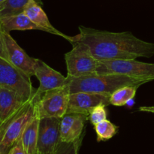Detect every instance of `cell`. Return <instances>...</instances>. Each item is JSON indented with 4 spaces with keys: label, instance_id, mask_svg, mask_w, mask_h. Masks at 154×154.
I'll return each instance as SVG.
<instances>
[{
    "label": "cell",
    "instance_id": "ffe728a7",
    "mask_svg": "<svg viewBox=\"0 0 154 154\" xmlns=\"http://www.w3.org/2000/svg\"><path fill=\"white\" fill-rule=\"evenodd\" d=\"M84 136L74 142H62L58 144L54 154H78Z\"/></svg>",
    "mask_w": 154,
    "mask_h": 154
},
{
    "label": "cell",
    "instance_id": "5b68a950",
    "mask_svg": "<svg viewBox=\"0 0 154 154\" xmlns=\"http://www.w3.org/2000/svg\"><path fill=\"white\" fill-rule=\"evenodd\" d=\"M96 74H121L150 82L154 81V63H144L136 60L99 61Z\"/></svg>",
    "mask_w": 154,
    "mask_h": 154
},
{
    "label": "cell",
    "instance_id": "7402d4cb",
    "mask_svg": "<svg viewBox=\"0 0 154 154\" xmlns=\"http://www.w3.org/2000/svg\"><path fill=\"white\" fill-rule=\"evenodd\" d=\"M8 154H26V152L23 145L21 138L14 144L13 147L10 149Z\"/></svg>",
    "mask_w": 154,
    "mask_h": 154
},
{
    "label": "cell",
    "instance_id": "2e32d148",
    "mask_svg": "<svg viewBox=\"0 0 154 154\" xmlns=\"http://www.w3.org/2000/svg\"><path fill=\"white\" fill-rule=\"evenodd\" d=\"M39 120L40 117L36 108L35 115L27 125L21 136V141L26 154L37 153Z\"/></svg>",
    "mask_w": 154,
    "mask_h": 154
},
{
    "label": "cell",
    "instance_id": "8992f818",
    "mask_svg": "<svg viewBox=\"0 0 154 154\" xmlns=\"http://www.w3.org/2000/svg\"><path fill=\"white\" fill-rule=\"evenodd\" d=\"M0 87L14 90L26 100L31 99L37 90L32 87L30 78L2 57H0Z\"/></svg>",
    "mask_w": 154,
    "mask_h": 154
},
{
    "label": "cell",
    "instance_id": "5bb4252c",
    "mask_svg": "<svg viewBox=\"0 0 154 154\" xmlns=\"http://www.w3.org/2000/svg\"><path fill=\"white\" fill-rule=\"evenodd\" d=\"M23 13L35 25H37L42 31H45L47 32L51 33V34L61 36V37L67 39L70 42L72 41V37L63 34V32L57 29L51 24L49 19H48V17L47 16L42 8L36 2L35 0H29V1L28 4L26 5L25 9H24Z\"/></svg>",
    "mask_w": 154,
    "mask_h": 154
},
{
    "label": "cell",
    "instance_id": "ac0fdd59",
    "mask_svg": "<svg viewBox=\"0 0 154 154\" xmlns=\"http://www.w3.org/2000/svg\"><path fill=\"white\" fill-rule=\"evenodd\" d=\"M29 0H5L0 3V17L23 13Z\"/></svg>",
    "mask_w": 154,
    "mask_h": 154
},
{
    "label": "cell",
    "instance_id": "9c48e42d",
    "mask_svg": "<svg viewBox=\"0 0 154 154\" xmlns=\"http://www.w3.org/2000/svg\"><path fill=\"white\" fill-rule=\"evenodd\" d=\"M32 98L26 100L14 90L0 87V129L16 117Z\"/></svg>",
    "mask_w": 154,
    "mask_h": 154
},
{
    "label": "cell",
    "instance_id": "ba28073f",
    "mask_svg": "<svg viewBox=\"0 0 154 154\" xmlns=\"http://www.w3.org/2000/svg\"><path fill=\"white\" fill-rule=\"evenodd\" d=\"M60 118H40L37 152L54 154L60 142Z\"/></svg>",
    "mask_w": 154,
    "mask_h": 154
},
{
    "label": "cell",
    "instance_id": "6da1fadb",
    "mask_svg": "<svg viewBox=\"0 0 154 154\" xmlns=\"http://www.w3.org/2000/svg\"><path fill=\"white\" fill-rule=\"evenodd\" d=\"M73 41L85 44L99 61L136 60L154 55L153 43L141 40L130 32H113L80 26L79 34L72 37Z\"/></svg>",
    "mask_w": 154,
    "mask_h": 154
},
{
    "label": "cell",
    "instance_id": "7c38bea8",
    "mask_svg": "<svg viewBox=\"0 0 154 154\" xmlns=\"http://www.w3.org/2000/svg\"><path fill=\"white\" fill-rule=\"evenodd\" d=\"M35 76L39 81V87L36 90V94L38 96H42L49 90L63 88L67 85V77L38 59H37L35 69Z\"/></svg>",
    "mask_w": 154,
    "mask_h": 154
},
{
    "label": "cell",
    "instance_id": "4316f807",
    "mask_svg": "<svg viewBox=\"0 0 154 154\" xmlns=\"http://www.w3.org/2000/svg\"><path fill=\"white\" fill-rule=\"evenodd\" d=\"M4 1H5V0H0V3H2V2H4Z\"/></svg>",
    "mask_w": 154,
    "mask_h": 154
},
{
    "label": "cell",
    "instance_id": "52a82bcc",
    "mask_svg": "<svg viewBox=\"0 0 154 154\" xmlns=\"http://www.w3.org/2000/svg\"><path fill=\"white\" fill-rule=\"evenodd\" d=\"M69 98V93L66 87L54 89L43 93L36 101L40 118L61 119L67 112Z\"/></svg>",
    "mask_w": 154,
    "mask_h": 154
},
{
    "label": "cell",
    "instance_id": "d6986e66",
    "mask_svg": "<svg viewBox=\"0 0 154 154\" xmlns=\"http://www.w3.org/2000/svg\"><path fill=\"white\" fill-rule=\"evenodd\" d=\"M97 141H105L112 138L118 132L119 127L110 120H105L94 126Z\"/></svg>",
    "mask_w": 154,
    "mask_h": 154
},
{
    "label": "cell",
    "instance_id": "cb8c5ba5",
    "mask_svg": "<svg viewBox=\"0 0 154 154\" xmlns=\"http://www.w3.org/2000/svg\"><path fill=\"white\" fill-rule=\"evenodd\" d=\"M140 111H144V112L153 113L154 114V105L153 106H141L139 108Z\"/></svg>",
    "mask_w": 154,
    "mask_h": 154
},
{
    "label": "cell",
    "instance_id": "277c9868",
    "mask_svg": "<svg viewBox=\"0 0 154 154\" xmlns=\"http://www.w3.org/2000/svg\"><path fill=\"white\" fill-rule=\"evenodd\" d=\"M35 94L28 105L16 117L0 129V147L3 154L8 153L14 144L21 138L24 129L36 114V101L39 97Z\"/></svg>",
    "mask_w": 154,
    "mask_h": 154
},
{
    "label": "cell",
    "instance_id": "3957f363",
    "mask_svg": "<svg viewBox=\"0 0 154 154\" xmlns=\"http://www.w3.org/2000/svg\"><path fill=\"white\" fill-rule=\"evenodd\" d=\"M73 48L65 54L69 77L79 78L96 74L99 61L92 54L85 44L78 41L71 42Z\"/></svg>",
    "mask_w": 154,
    "mask_h": 154
},
{
    "label": "cell",
    "instance_id": "4fadbf2b",
    "mask_svg": "<svg viewBox=\"0 0 154 154\" xmlns=\"http://www.w3.org/2000/svg\"><path fill=\"white\" fill-rule=\"evenodd\" d=\"M88 116L82 114L67 113L60 121V141L74 142L84 136V129Z\"/></svg>",
    "mask_w": 154,
    "mask_h": 154
},
{
    "label": "cell",
    "instance_id": "8fae6325",
    "mask_svg": "<svg viewBox=\"0 0 154 154\" xmlns=\"http://www.w3.org/2000/svg\"><path fill=\"white\" fill-rule=\"evenodd\" d=\"M100 104H104L106 106L111 105L110 95L86 92L70 93L66 114L74 113L89 116L90 111Z\"/></svg>",
    "mask_w": 154,
    "mask_h": 154
},
{
    "label": "cell",
    "instance_id": "d4e9b609",
    "mask_svg": "<svg viewBox=\"0 0 154 154\" xmlns=\"http://www.w3.org/2000/svg\"><path fill=\"white\" fill-rule=\"evenodd\" d=\"M36 154H46V153H40V152H37Z\"/></svg>",
    "mask_w": 154,
    "mask_h": 154
},
{
    "label": "cell",
    "instance_id": "30bf717a",
    "mask_svg": "<svg viewBox=\"0 0 154 154\" xmlns=\"http://www.w3.org/2000/svg\"><path fill=\"white\" fill-rule=\"evenodd\" d=\"M2 33L8 60L15 67L19 69L29 78H31V77L35 75L37 59L29 57L17 43L10 33L5 32H2Z\"/></svg>",
    "mask_w": 154,
    "mask_h": 154
},
{
    "label": "cell",
    "instance_id": "9a60e30c",
    "mask_svg": "<svg viewBox=\"0 0 154 154\" xmlns=\"http://www.w3.org/2000/svg\"><path fill=\"white\" fill-rule=\"evenodd\" d=\"M0 29L2 32L8 33L16 30H41L24 13L0 17Z\"/></svg>",
    "mask_w": 154,
    "mask_h": 154
},
{
    "label": "cell",
    "instance_id": "484cf974",
    "mask_svg": "<svg viewBox=\"0 0 154 154\" xmlns=\"http://www.w3.org/2000/svg\"><path fill=\"white\" fill-rule=\"evenodd\" d=\"M0 154H3L2 151V149H1V147H0Z\"/></svg>",
    "mask_w": 154,
    "mask_h": 154
},
{
    "label": "cell",
    "instance_id": "7a4b0ae2",
    "mask_svg": "<svg viewBox=\"0 0 154 154\" xmlns=\"http://www.w3.org/2000/svg\"><path fill=\"white\" fill-rule=\"evenodd\" d=\"M149 83L147 81L131 78L121 74H106L72 78L67 76V88L70 93L86 92V93H101L111 96L112 93L125 86H138Z\"/></svg>",
    "mask_w": 154,
    "mask_h": 154
},
{
    "label": "cell",
    "instance_id": "44dd1931",
    "mask_svg": "<svg viewBox=\"0 0 154 154\" xmlns=\"http://www.w3.org/2000/svg\"><path fill=\"white\" fill-rule=\"evenodd\" d=\"M106 105L104 104H100L95 107L88 116V119L90 123L95 126L97 123L107 120V110Z\"/></svg>",
    "mask_w": 154,
    "mask_h": 154
},
{
    "label": "cell",
    "instance_id": "603a6c76",
    "mask_svg": "<svg viewBox=\"0 0 154 154\" xmlns=\"http://www.w3.org/2000/svg\"><path fill=\"white\" fill-rule=\"evenodd\" d=\"M0 57L8 60V57L7 51H6L5 48V45L4 38H3V33L1 29H0Z\"/></svg>",
    "mask_w": 154,
    "mask_h": 154
},
{
    "label": "cell",
    "instance_id": "e0dca14e",
    "mask_svg": "<svg viewBox=\"0 0 154 154\" xmlns=\"http://www.w3.org/2000/svg\"><path fill=\"white\" fill-rule=\"evenodd\" d=\"M138 87V86H125L117 89L110 96V104L117 107L124 106L134 99Z\"/></svg>",
    "mask_w": 154,
    "mask_h": 154
}]
</instances>
